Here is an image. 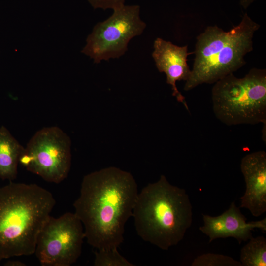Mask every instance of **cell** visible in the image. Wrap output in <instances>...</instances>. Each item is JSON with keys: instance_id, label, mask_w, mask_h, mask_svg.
<instances>
[{"instance_id": "5b68a950", "label": "cell", "mask_w": 266, "mask_h": 266, "mask_svg": "<svg viewBox=\"0 0 266 266\" xmlns=\"http://www.w3.org/2000/svg\"><path fill=\"white\" fill-rule=\"evenodd\" d=\"M213 111L228 126L266 124V70L253 68L242 78L230 74L214 83Z\"/></svg>"}, {"instance_id": "6da1fadb", "label": "cell", "mask_w": 266, "mask_h": 266, "mask_svg": "<svg viewBox=\"0 0 266 266\" xmlns=\"http://www.w3.org/2000/svg\"><path fill=\"white\" fill-rule=\"evenodd\" d=\"M138 194L133 175L116 167L84 177L73 207L90 245L97 250L118 248L124 240L125 225L133 216Z\"/></svg>"}, {"instance_id": "3957f363", "label": "cell", "mask_w": 266, "mask_h": 266, "mask_svg": "<svg viewBox=\"0 0 266 266\" xmlns=\"http://www.w3.org/2000/svg\"><path fill=\"white\" fill-rule=\"evenodd\" d=\"M192 209L186 190L162 175L138 193L132 216L142 239L167 250L184 238L193 222Z\"/></svg>"}, {"instance_id": "9a60e30c", "label": "cell", "mask_w": 266, "mask_h": 266, "mask_svg": "<svg viewBox=\"0 0 266 266\" xmlns=\"http://www.w3.org/2000/svg\"><path fill=\"white\" fill-rule=\"evenodd\" d=\"M191 266H242L239 261L220 254L207 253L196 257Z\"/></svg>"}, {"instance_id": "7c38bea8", "label": "cell", "mask_w": 266, "mask_h": 266, "mask_svg": "<svg viewBox=\"0 0 266 266\" xmlns=\"http://www.w3.org/2000/svg\"><path fill=\"white\" fill-rule=\"evenodd\" d=\"M24 148L6 127H0V179L12 181L17 178Z\"/></svg>"}, {"instance_id": "8992f818", "label": "cell", "mask_w": 266, "mask_h": 266, "mask_svg": "<svg viewBox=\"0 0 266 266\" xmlns=\"http://www.w3.org/2000/svg\"><path fill=\"white\" fill-rule=\"evenodd\" d=\"M71 145L70 137L59 127L42 128L24 148L19 164L47 182L60 183L70 169Z\"/></svg>"}, {"instance_id": "2e32d148", "label": "cell", "mask_w": 266, "mask_h": 266, "mask_svg": "<svg viewBox=\"0 0 266 266\" xmlns=\"http://www.w3.org/2000/svg\"><path fill=\"white\" fill-rule=\"evenodd\" d=\"M95 8H102L104 10L110 8L114 10L124 5L125 0H88Z\"/></svg>"}, {"instance_id": "4fadbf2b", "label": "cell", "mask_w": 266, "mask_h": 266, "mask_svg": "<svg viewBox=\"0 0 266 266\" xmlns=\"http://www.w3.org/2000/svg\"><path fill=\"white\" fill-rule=\"evenodd\" d=\"M241 248L242 266H266V239L263 236L252 237Z\"/></svg>"}, {"instance_id": "8fae6325", "label": "cell", "mask_w": 266, "mask_h": 266, "mask_svg": "<svg viewBox=\"0 0 266 266\" xmlns=\"http://www.w3.org/2000/svg\"><path fill=\"white\" fill-rule=\"evenodd\" d=\"M153 48L152 55L158 70L166 74L172 95L189 111L185 98L176 86L177 81H186L191 74L187 64V57L191 54L188 52V46H178L158 37L154 42Z\"/></svg>"}, {"instance_id": "e0dca14e", "label": "cell", "mask_w": 266, "mask_h": 266, "mask_svg": "<svg viewBox=\"0 0 266 266\" xmlns=\"http://www.w3.org/2000/svg\"><path fill=\"white\" fill-rule=\"evenodd\" d=\"M5 266H26V264L20 261H8L5 263Z\"/></svg>"}, {"instance_id": "ac0fdd59", "label": "cell", "mask_w": 266, "mask_h": 266, "mask_svg": "<svg viewBox=\"0 0 266 266\" xmlns=\"http://www.w3.org/2000/svg\"><path fill=\"white\" fill-rule=\"evenodd\" d=\"M255 0H240V3L244 8H247Z\"/></svg>"}, {"instance_id": "30bf717a", "label": "cell", "mask_w": 266, "mask_h": 266, "mask_svg": "<svg viewBox=\"0 0 266 266\" xmlns=\"http://www.w3.org/2000/svg\"><path fill=\"white\" fill-rule=\"evenodd\" d=\"M240 169L246 183V190L240 198L239 207L249 210L255 217L266 212V153L252 152L241 161Z\"/></svg>"}, {"instance_id": "277c9868", "label": "cell", "mask_w": 266, "mask_h": 266, "mask_svg": "<svg viewBox=\"0 0 266 266\" xmlns=\"http://www.w3.org/2000/svg\"><path fill=\"white\" fill-rule=\"evenodd\" d=\"M260 27L247 13L227 32L216 25L208 26L197 37L193 68L184 90L214 83L242 67L245 56L253 50V36Z\"/></svg>"}, {"instance_id": "7a4b0ae2", "label": "cell", "mask_w": 266, "mask_h": 266, "mask_svg": "<svg viewBox=\"0 0 266 266\" xmlns=\"http://www.w3.org/2000/svg\"><path fill=\"white\" fill-rule=\"evenodd\" d=\"M55 204L52 194L35 184L10 181L0 187V261L34 253Z\"/></svg>"}, {"instance_id": "5bb4252c", "label": "cell", "mask_w": 266, "mask_h": 266, "mask_svg": "<svg viewBox=\"0 0 266 266\" xmlns=\"http://www.w3.org/2000/svg\"><path fill=\"white\" fill-rule=\"evenodd\" d=\"M94 266H134L122 256L117 248L97 250L95 252Z\"/></svg>"}, {"instance_id": "52a82bcc", "label": "cell", "mask_w": 266, "mask_h": 266, "mask_svg": "<svg viewBox=\"0 0 266 266\" xmlns=\"http://www.w3.org/2000/svg\"><path fill=\"white\" fill-rule=\"evenodd\" d=\"M139 12L138 5H124L114 10L110 17L94 27L82 53L95 63L123 55L130 41L141 34L146 27Z\"/></svg>"}, {"instance_id": "9c48e42d", "label": "cell", "mask_w": 266, "mask_h": 266, "mask_svg": "<svg viewBox=\"0 0 266 266\" xmlns=\"http://www.w3.org/2000/svg\"><path fill=\"white\" fill-rule=\"evenodd\" d=\"M235 201L222 214L211 216L203 214V225L199 230L209 238V242L218 238L233 237L240 244L248 241L252 236L255 228L266 232V218L247 222V218L241 213Z\"/></svg>"}, {"instance_id": "ba28073f", "label": "cell", "mask_w": 266, "mask_h": 266, "mask_svg": "<svg viewBox=\"0 0 266 266\" xmlns=\"http://www.w3.org/2000/svg\"><path fill=\"white\" fill-rule=\"evenodd\" d=\"M84 238L83 224L75 213L50 216L38 235L34 254L42 266H70L81 255Z\"/></svg>"}]
</instances>
